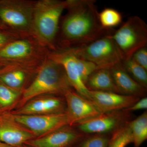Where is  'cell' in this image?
Masks as SVG:
<instances>
[{
	"mask_svg": "<svg viewBox=\"0 0 147 147\" xmlns=\"http://www.w3.org/2000/svg\"><path fill=\"white\" fill-rule=\"evenodd\" d=\"M111 134H87L73 147H108Z\"/></svg>",
	"mask_w": 147,
	"mask_h": 147,
	"instance_id": "cell-24",
	"label": "cell"
},
{
	"mask_svg": "<svg viewBox=\"0 0 147 147\" xmlns=\"http://www.w3.org/2000/svg\"><path fill=\"white\" fill-rule=\"evenodd\" d=\"M66 9L60 21L56 50L82 47L115 31L101 26L94 0H69Z\"/></svg>",
	"mask_w": 147,
	"mask_h": 147,
	"instance_id": "cell-1",
	"label": "cell"
},
{
	"mask_svg": "<svg viewBox=\"0 0 147 147\" xmlns=\"http://www.w3.org/2000/svg\"><path fill=\"white\" fill-rule=\"evenodd\" d=\"M131 58L137 63L147 70V47H142L137 50Z\"/></svg>",
	"mask_w": 147,
	"mask_h": 147,
	"instance_id": "cell-25",
	"label": "cell"
},
{
	"mask_svg": "<svg viewBox=\"0 0 147 147\" xmlns=\"http://www.w3.org/2000/svg\"><path fill=\"white\" fill-rule=\"evenodd\" d=\"M50 52L33 35L21 37L0 49V61L40 65Z\"/></svg>",
	"mask_w": 147,
	"mask_h": 147,
	"instance_id": "cell-4",
	"label": "cell"
},
{
	"mask_svg": "<svg viewBox=\"0 0 147 147\" xmlns=\"http://www.w3.org/2000/svg\"><path fill=\"white\" fill-rule=\"evenodd\" d=\"M48 57L62 66L72 88L90 100V90L86 83L89 76L99 68L97 66L76 57L67 49L51 51Z\"/></svg>",
	"mask_w": 147,
	"mask_h": 147,
	"instance_id": "cell-5",
	"label": "cell"
},
{
	"mask_svg": "<svg viewBox=\"0 0 147 147\" xmlns=\"http://www.w3.org/2000/svg\"><path fill=\"white\" fill-rule=\"evenodd\" d=\"M10 113L16 122L31 131L36 138L44 136L62 127L70 125L65 112L36 115H13Z\"/></svg>",
	"mask_w": 147,
	"mask_h": 147,
	"instance_id": "cell-10",
	"label": "cell"
},
{
	"mask_svg": "<svg viewBox=\"0 0 147 147\" xmlns=\"http://www.w3.org/2000/svg\"><path fill=\"white\" fill-rule=\"evenodd\" d=\"M110 36L82 47L67 50L80 59L94 64L99 68L110 69L123 61L118 47Z\"/></svg>",
	"mask_w": 147,
	"mask_h": 147,
	"instance_id": "cell-7",
	"label": "cell"
},
{
	"mask_svg": "<svg viewBox=\"0 0 147 147\" xmlns=\"http://www.w3.org/2000/svg\"><path fill=\"white\" fill-rule=\"evenodd\" d=\"M110 69L114 82L121 94L140 98L146 95L147 89L131 77L121 63L113 66Z\"/></svg>",
	"mask_w": 147,
	"mask_h": 147,
	"instance_id": "cell-17",
	"label": "cell"
},
{
	"mask_svg": "<svg viewBox=\"0 0 147 147\" xmlns=\"http://www.w3.org/2000/svg\"><path fill=\"white\" fill-rule=\"evenodd\" d=\"M86 135L73 125H67L25 144L32 147H73Z\"/></svg>",
	"mask_w": 147,
	"mask_h": 147,
	"instance_id": "cell-12",
	"label": "cell"
},
{
	"mask_svg": "<svg viewBox=\"0 0 147 147\" xmlns=\"http://www.w3.org/2000/svg\"><path fill=\"white\" fill-rule=\"evenodd\" d=\"M127 73L140 85L147 89V70L131 57L124 60L121 63Z\"/></svg>",
	"mask_w": 147,
	"mask_h": 147,
	"instance_id": "cell-20",
	"label": "cell"
},
{
	"mask_svg": "<svg viewBox=\"0 0 147 147\" xmlns=\"http://www.w3.org/2000/svg\"><path fill=\"white\" fill-rule=\"evenodd\" d=\"M90 100L102 113L125 110L141 98L112 92L90 90Z\"/></svg>",
	"mask_w": 147,
	"mask_h": 147,
	"instance_id": "cell-16",
	"label": "cell"
},
{
	"mask_svg": "<svg viewBox=\"0 0 147 147\" xmlns=\"http://www.w3.org/2000/svg\"><path fill=\"white\" fill-rule=\"evenodd\" d=\"M36 1L0 0V22L9 30L21 36L33 35Z\"/></svg>",
	"mask_w": 147,
	"mask_h": 147,
	"instance_id": "cell-6",
	"label": "cell"
},
{
	"mask_svg": "<svg viewBox=\"0 0 147 147\" xmlns=\"http://www.w3.org/2000/svg\"><path fill=\"white\" fill-rule=\"evenodd\" d=\"M1 111H2L1 110V109H0V112H1Z\"/></svg>",
	"mask_w": 147,
	"mask_h": 147,
	"instance_id": "cell-32",
	"label": "cell"
},
{
	"mask_svg": "<svg viewBox=\"0 0 147 147\" xmlns=\"http://www.w3.org/2000/svg\"><path fill=\"white\" fill-rule=\"evenodd\" d=\"M147 97L145 96L142 98V99L140 98L134 105H132L131 107H129L127 109H125L127 111L132 112L133 111L136 110H143V109H147Z\"/></svg>",
	"mask_w": 147,
	"mask_h": 147,
	"instance_id": "cell-27",
	"label": "cell"
},
{
	"mask_svg": "<svg viewBox=\"0 0 147 147\" xmlns=\"http://www.w3.org/2000/svg\"><path fill=\"white\" fill-rule=\"evenodd\" d=\"M0 147H12L0 141Z\"/></svg>",
	"mask_w": 147,
	"mask_h": 147,
	"instance_id": "cell-28",
	"label": "cell"
},
{
	"mask_svg": "<svg viewBox=\"0 0 147 147\" xmlns=\"http://www.w3.org/2000/svg\"><path fill=\"white\" fill-rule=\"evenodd\" d=\"M6 65V64L0 61V70H1V69H2L3 67Z\"/></svg>",
	"mask_w": 147,
	"mask_h": 147,
	"instance_id": "cell-29",
	"label": "cell"
},
{
	"mask_svg": "<svg viewBox=\"0 0 147 147\" xmlns=\"http://www.w3.org/2000/svg\"><path fill=\"white\" fill-rule=\"evenodd\" d=\"M86 86L90 91L112 92L121 94L109 68H98L94 70L88 77Z\"/></svg>",
	"mask_w": 147,
	"mask_h": 147,
	"instance_id": "cell-18",
	"label": "cell"
},
{
	"mask_svg": "<svg viewBox=\"0 0 147 147\" xmlns=\"http://www.w3.org/2000/svg\"><path fill=\"white\" fill-rule=\"evenodd\" d=\"M66 108L64 97L46 95L34 98L16 110L9 111L13 115H44L64 113Z\"/></svg>",
	"mask_w": 147,
	"mask_h": 147,
	"instance_id": "cell-15",
	"label": "cell"
},
{
	"mask_svg": "<svg viewBox=\"0 0 147 147\" xmlns=\"http://www.w3.org/2000/svg\"><path fill=\"white\" fill-rule=\"evenodd\" d=\"M99 22L102 28L107 29H114L122 23V14L115 9L106 8L99 13Z\"/></svg>",
	"mask_w": 147,
	"mask_h": 147,
	"instance_id": "cell-23",
	"label": "cell"
},
{
	"mask_svg": "<svg viewBox=\"0 0 147 147\" xmlns=\"http://www.w3.org/2000/svg\"><path fill=\"white\" fill-rule=\"evenodd\" d=\"M110 36L118 47L123 60L127 59L137 50L147 46V25L139 16H130Z\"/></svg>",
	"mask_w": 147,
	"mask_h": 147,
	"instance_id": "cell-8",
	"label": "cell"
},
{
	"mask_svg": "<svg viewBox=\"0 0 147 147\" xmlns=\"http://www.w3.org/2000/svg\"><path fill=\"white\" fill-rule=\"evenodd\" d=\"M129 123L111 134L108 147H126L129 144L132 143Z\"/></svg>",
	"mask_w": 147,
	"mask_h": 147,
	"instance_id": "cell-22",
	"label": "cell"
},
{
	"mask_svg": "<svg viewBox=\"0 0 147 147\" xmlns=\"http://www.w3.org/2000/svg\"><path fill=\"white\" fill-rule=\"evenodd\" d=\"M131 112L125 110L102 113L73 126L86 134H112L133 119Z\"/></svg>",
	"mask_w": 147,
	"mask_h": 147,
	"instance_id": "cell-9",
	"label": "cell"
},
{
	"mask_svg": "<svg viewBox=\"0 0 147 147\" xmlns=\"http://www.w3.org/2000/svg\"><path fill=\"white\" fill-rule=\"evenodd\" d=\"M21 37L23 36L8 30H0V49L9 42Z\"/></svg>",
	"mask_w": 147,
	"mask_h": 147,
	"instance_id": "cell-26",
	"label": "cell"
},
{
	"mask_svg": "<svg viewBox=\"0 0 147 147\" xmlns=\"http://www.w3.org/2000/svg\"><path fill=\"white\" fill-rule=\"evenodd\" d=\"M41 65L6 64L0 70V82L11 88L23 92L34 79Z\"/></svg>",
	"mask_w": 147,
	"mask_h": 147,
	"instance_id": "cell-11",
	"label": "cell"
},
{
	"mask_svg": "<svg viewBox=\"0 0 147 147\" xmlns=\"http://www.w3.org/2000/svg\"><path fill=\"white\" fill-rule=\"evenodd\" d=\"M69 0L36 1L33 16V35L44 47L56 50L60 21Z\"/></svg>",
	"mask_w": 147,
	"mask_h": 147,
	"instance_id": "cell-3",
	"label": "cell"
},
{
	"mask_svg": "<svg viewBox=\"0 0 147 147\" xmlns=\"http://www.w3.org/2000/svg\"><path fill=\"white\" fill-rule=\"evenodd\" d=\"M132 143L134 147H139L147 139V112L145 111L129 123Z\"/></svg>",
	"mask_w": 147,
	"mask_h": 147,
	"instance_id": "cell-19",
	"label": "cell"
},
{
	"mask_svg": "<svg viewBox=\"0 0 147 147\" xmlns=\"http://www.w3.org/2000/svg\"><path fill=\"white\" fill-rule=\"evenodd\" d=\"M0 30H7V29L4 26H3V25H2V24L1 23V22H0Z\"/></svg>",
	"mask_w": 147,
	"mask_h": 147,
	"instance_id": "cell-30",
	"label": "cell"
},
{
	"mask_svg": "<svg viewBox=\"0 0 147 147\" xmlns=\"http://www.w3.org/2000/svg\"><path fill=\"white\" fill-rule=\"evenodd\" d=\"M64 97L66 104L65 113L70 125L102 113L91 100L79 94L73 89L67 92Z\"/></svg>",
	"mask_w": 147,
	"mask_h": 147,
	"instance_id": "cell-14",
	"label": "cell"
},
{
	"mask_svg": "<svg viewBox=\"0 0 147 147\" xmlns=\"http://www.w3.org/2000/svg\"><path fill=\"white\" fill-rule=\"evenodd\" d=\"M21 147H32L30 146H28V145L25 144V145H24V146H22Z\"/></svg>",
	"mask_w": 147,
	"mask_h": 147,
	"instance_id": "cell-31",
	"label": "cell"
},
{
	"mask_svg": "<svg viewBox=\"0 0 147 147\" xmlns=\"http://www.w3.org/2000/svg\"><path fill=\"white\" fill-rule=\"evenodd\" d=\"M36 138L28 129L16 122L9 111L0 112V141L12 147H21Z\"/></svg>",
	"mask_w": 147,
	"mask_h": 147,
	"instance_id": "cell-13",
	"label": "cell"
},
{
	"mask_svg": "<svg viewBox=\"0 0 147 147\" xmlns=\"http://www.w3.org/2000/svg\"><path fill=\"white\" fill-rule=\"evenodd\" d=\"M72 88L60 64L47 57L31 83L22 92L18 108L34 98L46 95L63 96Z\"/></svg>",
	"mask_w": 147,
	"mask_h": 147,
	"instance_id": "cell-2",
	"label": "cell"
},
{
	"mask_svg": "<svg viewBox=\"0 0 147 147\" xmlns=\"http://www.w3.org/2000/svg\"><path fill=\"white\" fill-rule=\"evenodd\" d=\"M22 92L13 89L0 82V109L2 111H9Z\"/></svg>",
	"mask_w": 147,
	"mask_h": 147,
	"instance_id": "cell-21",
	"label": "cell"
}]
</instances>
